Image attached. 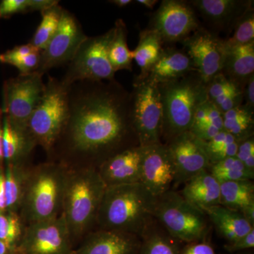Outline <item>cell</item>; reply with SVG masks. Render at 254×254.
<instances>
[{
	"instance_id": "obj_22",
	"label": "cell",
	"mask_w": 254,
	"mask_h": 254,
	"mask_svg": "<svg viewBox=\"0 0 254 254\" xmlns=\"http://www.w3.org/2000/svg\"><path fill=\"white\" fill-rule=\"evenodd\" d=\"M222 73L241 88L254 75V42L249 44L225 47Z\"/></svg>"
},
{
	"instance_id": "obj_20",
	"label": "cell",
	"mask_w": 254,
	"mask_h": 254,
	"mask_svg": "<svg viewBox=\"0 0 254 254\" xmlns=\"http://www.w3.org/2000/svg\"><path fill=\"white\" fill-rule=\"evenodd\" d=\"M195 71L186 52L174 48H163L148 76L158 84L175 81Z\"/></svg>"
},
{
	"instance_id": "obj_43",
	"label": "cell",
	"mask_w": 254,
	"mask_h": 254,
	"mask_svg": "<svg viewBox=\"0 0 254 254\" xmlns=\"http://www.w3.org/2000/svg\"><path fill=\"white\" fill-rule=\"evenodd\" d=\"M254 247V229L245 236L240 237L235 242L229 243L225 246V249L228 252H235L238 251L248 250Z\"/></svg>"
},
{
	"instance_id": "obj_38",
	"label": "cell",
	"mask_w": 254,
	"mask_h": 254,
	"mask_svg": "<svg viewBox=\"0 0 254 254\" xmlns=\"http://www.w3.org/2000/svg\"><path fill=\"white\" fill-rule=\"evenodd\" d=\"M244 90L230 92L212 102L222 114L242 105Z\"/></svg>"
},
{
	"instance_id": "obj_24",
	"label": "cell",
	"mask_w": 254,
	"mask_h": 254,
	"mask_svg": "<svg viewBox=\"0 0 254 254\" xmlns=\"http://www.w3.org/2000/svg\"><path fill=\"white\" fill-rule=\"evenodd\" d=\"M220 205L240 211L254 225V185L252 180L220 183Z\"/></svg>"
},
{
	"instance_id": "obj_42",
	"label": "cell",
	"mask_w": 254,
	"mask_h": 254,
	"mask_svg": "<svg viewBox=\"0 0 254 254\" xmlns=\"http://www.w3.org/2000/svg\"><path fill=\"white\" fill-rule=\"evenodd\" d=\"M221 131L222 130L220 128L207 124L193 125L190 130L192 134L194 135L200 141L204 142L210 141Z\"/></svg>"
},
{
	"instance_id": "obj_15",
	"label": "cell",
	"mask_w": 254,
	"mask_h": 254,
	"mask_svg": "<svg viewBox=\"0 0 254 254\" xmlns=\"http://www.w3.org/2000/svg\"><path fill=\"white\" fill-rule=\"evenodd\" d=\"M176 178V168L166 144L145 147L140 180L145 188L158 198L170 190Z\"/></svg>"
},
{
	"instance_id": "obj_39",
	"label": "cell",
	"mask_w": 254,
	"mask_h": 254,
	"mask_svg": "<svg viewBox=\"0 0 254 254\" xmlns=\"http://www.w3.org/2000/svg\"><path fill=\"white\" fill-rule=\"evenodd\" d=\"M36 51L40 50L36 49L29 43L28 44L16 46L12 49L8 50L6 53L0 54V63L13 66L18 60Z\"/></svg>"
},
{
	"instance_id": "obj_19",
	"label": "cell",
	"mask_w": 254,
	"mask_h": 254,
	"mask_svg": "<svg viewBox=\"0 0 254 254\" xmlns=\"http://www.w3.org/2000/svg\"><path fill=\"white\" fill-rule=\"evenodd\" d=\"M188 2L210 26L227 33H232L241 16L254 6L251 0H192Z\"/></svg>"
},
{
	"instance_id": "obj_1",
	"label": "cell",
	"mask_w": 254,
	"mask_h": 254,
	"mask_svg": "<svg viewBox=\"0 0 254 254\" xmlns=\"http://www.w3.org/2000/svg\"><path fill=\"white\" fill-rule=\"evenodd\" d=\"M139 145L131 93L116 80L68 86L66 123L50 156L68 168H98L107 159Z\"/></svg>"
},
{
	"instance_id": "obj_46",
	"label": "cell",
	"mask_w": 254,
	"mask_h": 254,
	"mask_svg": "<svg viewBox=\"0 0 254 254\" xmlns=\"http://www.w3.org/2000/svg\"><path fill=\"white\" fill-rule=\"evenodd\" d=\"M57 4H59V1L56 0H29V12L34 11L42 12Z\"/></svg>"
},
{
	"instance_id": "obj_37",
	"label": "cell",
	"mask_w": 254,
	"mask_h": 254,
	"mask_svg": "<svg viewBox=\"0 0 254 254\" xmlns=\"http://www.w3.org/2000/svg\"><path fill=\"white\" fill-rule=\"evenodd\" d=\"M235 157L240 160L247 170L254 173V138L250 137L239 142Z\"/></svg>"
},
{
	"instance_id": "obj_25",
	"label": "cell",
	"mask_w": 254,
	"mask_h": 254,
	"mask_svg": "<svg viewBox=\"0 0 254 254\" xmlns=\"http://www.w3.org/2000/svg\"><path fill=\"white\" fill-rule=\"evenodd\" d=\"M36 147L27 132L14 128L9 120L4 116L3 152L5 165L28 163V158Z\"/></svg>"
},
{
	"instance_id": "obj_31",
	"label": "cell",
	"mask_w": 254,
	"mask_h": 254,
	"mask_svg": "<svg viewBox=\"0 0 254 254\" xmlns=\"http://www.w3.org/2000/svg\"><path fill=\"white\" fill-rule=\"evenodd\" d=\"M209 173L219 182L253 180L254 173L245 168L236 157L225 159L210 165Z\"/></svg>"
},
{
	"instance_id": "obj_48",
	"label": "cell",
	"mask_w": 254,
	"mask_h": 254,
	"mask_svg": "<svg viewBox=\"0 0 254 254\" xmlns=\"http://www.w3.org/2000/svg\"><path fill=\"white\" fill-rule=\"evenodd\" d=\"M3 115L2 109L0 108V169L5 168L4 152H3Z\"/></svg>"
},
{
	"instance_id": "obj_5",
	"label": "cell",
	"mask_w": 254,
	"mask_h": 254,
	"mask_svg": "<svg viewBox=\"0 0 254 254\" xmlns=\"http://www.w3.org/2000/svg\"><path fill=\"white\" fill-rule=\"evenodd\" d=\"M158 86L163 113L161 138L168 143L190 131L197 108L208 99L206 86L193 71Z\"/></svg>"
},
{
	"instance_id": "obj_28",
	"label": "cell",
	"mask_w": 254,
	"mask_h": 254,
	"mask_svg": "<svg viewBox=\"0 0 254 254\" xmlns=\"http://www.w3.org/2000/svg\"><path fill=\"white\" fill-rule=\"evenodd\" d=\"M114 34L110 41L108 57L115 72L120 70H132L133 52L127 45V29L123 19H118L114 26Z\"/></svg>"
},
{
	"instance_id": "obj_27",
	"label": "cell",
	"mask_w": 254,
	"mask_h": 254,
	"mask_svg": "<svg viewBox=\"0 0 254 254\" xmlns=\"http://www.w3.org/2000/svg\"><path fill=\"white\" fill-rule=\"evenodd\" d=\"M30 168L28 163L5 165L6 211L19 213Z\"/></svg>"
},
{
	"instance_id": "obj_40",
	"label": "cell",
	"mask_w": 254,
	"mask_h": 254,
	"mask_svg": "<svg viewBox=\"0 0 254 254\" xmlns=\"http://www.w3.org/2000/svg\"><path fill=\"white\" fill-rule=\"evenodd\" d=\"M29 12V0H3L0 2V18Z\"/></svg>"
},
{
	"instance_id": "obj_49",
	"label": "cell",
	"mask_w": 254,
	"mask_h": 254,
	"mask_svg": "<svg viewBox=\"0 0 254 254\" xmlns=\"http://www.w3.org/2000/svg\"><path fill=\"white\" fill-rule=\"evenodd\" d=\"M136 1L138 4L150 9H153L155 5L158 2V0H137Z\"/></svg>"
},
{
	"instance_id": "obj_2",
	"label": "cell",
	"mask_w": 254,
	"mask_h": 254,
	"mask_svg": "<svg viewBox=\"0 0 254 254\" xmlns=\"http://www.w3.org/2000/svg\"><path fill=\"white\" fill-rule=\"evenodd\" d=\"M156 201L141 182L107 187L96 225L142 239L153 224Z\"/></svg>"
},
{
	"instance_id": "obj_47",
	"label": "cell",
	"mask_w": 254,
	"mask_h": 254,
	"mask_svg": "<svg viewBox=\"0 0 254 254\" xmlns=\"http://www.w3.org/2000/svg\"><path fill=\"white\" fill-rule=\"evenodd\" d=\"M6 210V183L5 168L0 169V212Z\"/></svg>"
},
{
	"instance_id": "obj_14",
	"label": "cell",
	"mask_w": 254,
	"mask_h": 254,
	"mask_svg": "<svg viewBox=\"0 0 254 254\" xmlns=\"http://www.w3.org/2000/svg\"><path fill=\"white\" fill-rule=\"evenodd\" d=\"M200 27L188 1L163 0L150 21L149 29L158 33L163 43L183 41Z\"/></svg>"
},
{
	"instance_id": "obj_51",
	"label": "cell",
	"mask_w": 254,
	"mask_h": 254,
	"mask_svg": "<svg viewBox=\"0 0 254 254\" xmlns=\"http://www.w3.org/2000/svg\"><path fill=\"white\" fill-rule=\"evenodd\" d=\"M0 254H19L18 252L10 250L7 246L0 241Z\"/></svg>"
},
{
	"instance_id": "obj_17",
	"label": "cell",
	"mask_w": 254,
	"mask_h": 254,
	"mask_svg": "<svg viewBox=\"0 0 254 254\" xmlns=\"http://www.w3.org/2000/svg\"><path fill=\"white\" fill-rule=\"evenodd\" d=\"M145 147H131L107 159L98 167L106 187L140 182Z\"/></svg>"
},
{
	"instance_id": "obj_45",
	"label": "cell",
	"mask_w": 254,
	"mask_h": 254,
	"mask_svg": "<svg viewBox=\"0 0 254 254\" xmlns=\"http://www.w3.org/2000/svg\"><path fill=\"white\" fill-rule=\"evenodd\" d=\"M244 100L245 105L254 110V75L248 80L244 88Z\"/></svg>"
},
{
	"instance_id": "obj_3",
	"label": "cell",
	"mask_w": 254,
	"mask_h": 254,
	"mask_svg": "<svg viewBox=\"0 0 254 254\" xmlns=\"http://www.w3.org/2000/svg\"><path fill=\"white\" fill-rule=\"evenodd\" d=\"M107 187L95 168H70L61 215L73 245L92 231Z\"/></svg>"
},
{
	"instance_id": "obj_9",
	"label": "cell",
	"mask_w": 254,
	"mask_h": 254,
	"mask_svg": "<svg viewBox=\"0 0 254 254\" xmlns=\"http://www.w3.org/2000/svg\"><path fill=\"white\" fill-rule=\"evenodd\" d=\"M114 28L104 34L87 37L71 61L61 81L66 86L81 81H113L115 72L108 57Z\"/></svg>"
},
{
	"instance_id": "obj_4",
	"label": "cell",
	"mask_w": 254,
	"mask_h": 254,
	"mask_svg": "<svg viewBox=\"0 0 254 254\" xmlns=\"http://www.w3.org/2000/svg\"><path fill=\"white\" fill-rule=\"evenodd\" d=\"M69 170L55 160L31 166L18 213L25 225L61 215Z\"/></svg>"
},
{
	"instance_id": "obj_33",
	"label": "cell",
	"mask_w": 254,
	"mask_h": 254,
	"mask_svg": "<svg viewBox=\"0 0 254 254\" xmlns=\"http://www.w3.org/2000/svg\"><path fill=\"white\" fill-rule=\"evenodd\" d=\"M25 227L26 225L19 213L0 212V241L10 250L18 252V246L23 236Z\"/></svg>"
},
{
	"instance_id": "obj_18",
	"label": "cell",
	"mask_w": 254,
	"mask_h": 254,
	"mask_svg": "<svg viewBox=\"0 0 254 254\" xmlns=\"http://www.w3.org/2000/svg\"><path fill=\"white\" fill-rule=\"evenodd\" d=\"M141 239L136 235L115 230L90 232L73 254H138Z\"/></svg>"
},
{
	"instance_id": "obj_8",
	"label": "cell",
	"mask_w": 254,
	"mask_h": 254,
	"mask_svg": "<svg viewBox=\"0 0 254 254\" xmlns=\"http://www.w3.org/2000/svg\"><path fill=\"white\" fill-rule=\"evenodd\" d=\"M131 97L132 122L139 145L160 144L163 113L158 83L148 76H137Z\"/></svg>"
},
{
	"instance_id": "obj_32",
	"label": "cell",
	"mask_w": 254,
	"mask_h": 254,
	"mask_svg": "<svg viewBox=\"0 0 254 254\" xmlns=\"http://www.w3.org/2000/svg\"><path fill=\"white\" fill-rule=\"evenodd\" d=\"M203 143L211 165L225 159L235 157L239 142L230 133L222 130L211 140L203 141Z\"/></svg>"
},
{
	"instance_id": "obj_35",
	"label": "cell",
	"mask_w": 254,
	"mask_h": 254,
	"mask_svg": "<svg viewBox=\"0 0 254 254\" xmlns=\"http://www.w3.org/2000/svg\"><path fill=\"white\" fill-rule=\"evenodd\" d=\"M138 254H180L173 241L160 232L152 230L142 237L141 245Z\"/></svg>"
},
{
	"instance_id": "obj_10",
	"label": "cell",
	"mask_w": 254,
	"mask_h": 254,
	"mask_svg": "<svg viewBox=\"0 0 254 254\" xmlns=\"http://www.w3.org/2000/svg\"><path fill=\"white\" fill-rule=\"evenodd\" d=\"M43 76L35 71L19 74L4 82L3 115L19 131H26L28 120L44 94L46 83Z\"/></svg>"
},
{
	"instance_id": "obj_29",
	"label": "cell",
	"mask_w": 254,
	"mask_h": 254,
	"mask_svg": "<svg viewBox=\"0 0 254 254\" xmlns=\"http://www.w3.org/2000/svg\"><path fill=\"white\" fill-rule=\"evenodd\" d=\"M223 115V130L240 142L254 136V110L245 105L229 110Z\"/></svg>"
},
{
	"instance_id": "obj_44",
	"label": "cell",
	"mask_w": 254,
	"mask_h": 254,
	"mask_svg": "<svg viewBox=\"0 0 254 254\" xmlns=\"http://www.w3.org/2000/svg\"><path fill=\"white\" fill-rule=\"evenodd\" d=\"M180 254H215L213 247L205 242H192Z\"/></svg>"
},
{
	"instance_id": "obj_23",
	"label": "cell",
	"mask_w": 254,
	"mask_h": 254,
	"mask_svg": "<svg viewBox=\"0 0 254 254\" xmlns=\"http://www.w3.org/2000/svg\"><path fill=\"white\" fill-rule=\"evenodd\" d=\"M203 212L219 234L228 241L229 243L245 236L254 229V225L243 214L223 205L210 207L205 209Z\"/></svg>"
},
{
	"instance_id": "obj_34",
	"label": "cell",
	"mask_w": 254,
	"mask_h": 254,
	"mask_svg": "<svg viewBox=\"0 0 254 254\" xmlns=\"http://www.w3.org/2000/svg\"><path fill=\"white\" fill-rule=\"evenodd\" d=\"M232 31V36L224 39L225 47L243 46L254 42V6L241 16Z\"/></svg>"
},
{
	"instance_id": "obj_36",
	"label": "cell",
	"mask_w": 254,
	"mask_h": 254,
	"mask_svg": "<svg viewBox=\"0 0 254 254\" xmlns=\"http://www.w3.org/2000/svg\"><path fill=\"white\" fill-rule=\"evenodd\" d=\"M243 88L230 81L222 73L215 76L206 84V92L208 100L213 102L227 93Z\"/></svg>"
},
{
	"instance_id": "obj_11",
	"label": "cell",
	"mask_w": 254,
	"mask_h": 254,
	"mask_svg": "<svg viewBox=\"0 0 254 254\" xmlns=\"http://www.w3.org/2000/svg\"><path fill=\"white\" fill-rule=\"evenodd\" d=\"M73 244L63 215L26 225L19 254H73Z\"/></svg>"
},
{
	"instance_id": "obj_7",
	"label": "cell",
	"mask_w": 254,
	"mask_h": 254,
	"mask_svg": "<svg viewBox=\"0 0 254 254\" xmlns=\"http://www.w3.org/2000/svg\"><path fill=\"white\" fill-rule=\"evenodd\" d=\"M154 218L170 236L182 242H197L208 234L206 214L172 190L157 198Z\"/></svg>"
},
{
	"instance_id": "obj_6",
	"label": "cell",
	"mask_w": 254,
	"mask_h": 254,
	"mask_svg": "<svg viewBox=\"0 0 254 254\" xmlns=\"http://www.w3.org/2000/svg\"><path fill=\"white\" fill-rule=\"evenodd\" d=\"M68 91V87L61 80L50 76L44 94L27 123L28 136L36 146H41L48 155L66 123Z\"/></svg>"
},
{
	"instance_id": "obj_30",
	"label": "cell",
	"mask_w": 254,
	"mask_h": 254,
	"mask_svg": "<svg viewBox=\"0 0 254 254\" xmlns=\"http://www.w3.org/2000/svg\"><path fill=\"white\" fill-rule=\"evenodd\" d=\"M63 9L61 6L57 4L42 11L41 22L30 41V44L40 51L46 48L59 27Z\"/></svg>"
},
{
	"instance_id": "obj_26",
	"label": "cell",
	"mask_w": 254,
	"mask_h": 254,
	"mask_svg": "<svg viewBox=\"0 0 254 254\" xmlns=\"http://www.w3.org/2000/svg\"><path fill=\"white\" fill-rule=\"evenodd\" d=\"M163 44L161 37L153 30L147 28L140 33L138 46L132 51L133 60L141 68L138 77L148 76L150 68L156 63L163 51Z\"/></svg>"
},
{
	"instance_id": "obj_41",
	"label": "cell",
	"mask_w": 254,
	"mask_h": 254,
	"mask_svg": "<svg viewBox=\"0 0 254 254\" xmlns=\"http://www.w3.org/2000/svg\"><path fill=\"white\" fill-rule=\"evenodd\" d=\"M40 62L41 51H36L18 60L13 66L20 71V74H28L38 70Z\"/></svg>"
},
{
	"instance_id": "obj_16",
	"label": "cell",
	"mask_w": 254,
	"mask_h": 254,
	"mask_svg": "<svg viewBox=\"0 0 254 254\" xmlns=\"http://www.w3.org/2000/svg\"><path fill=\"white\" fill-rule=\"evenodd\" d=\"M177 171V181L186 182L210 167L204 143L190 131L166 143Z\"/></svg>"
},
{
	"instance_id": "obj_12",
	"label": "cell",
	"mask_w": 254,
	"mask_h": 254,
	"mask_svg": "<svg viewBox=\"0 0 254 254\" xmlns=\"http://www.w3.org/2000/svg\"><path fill=\"white\" fill-rule=\"evenodd\" d=\"M87 37L74 15L64 9L59 27L46 48L41 51L37 72L43 75L51 68L68 64Z\"/></svg>"
},
{
	"instance_id": "obj_50",
	"label": "cell",
	"mask_w": 254,
	"mask_h": 254,
	"mask_svg": "<svg viewBox=\"0 0 254 254\" xmlns=\"http://www.w3.org/2000/svg\"><path fill=\"white\" fill-rule=\"evenodd\" d=\"M110 2L111 4L116 5L118 7L123 8L131 4L133 1H132V0H111Z\"/></svg>"
},
{
	"instance_id": "obj_13",
	"label": "cell",
	"mask_w": 254,
	"mask_h": 254,
	"mask_svg": "<svg viewBox=\"0 0 254 254\" xmlns=\"http://www.w3.org/2000/svg\"><path fill=\"white\" fill-rule=\"evenodd\" d=\"M182 43L191 60L195 72L205 86L215 76L222 73L225 44L224 39L216 33L200 26Z\"/></svg>"
},
{
	"instance_id": "obj_21",
	"label": "cell",
	"mask_w": 254,
	"mask_h": 254,
	"mask_svg": "<svg viewBox=\"0 0 254 254\" xmlns=\"http://www.w3.org/2000/svg\"><path fill=\"white\" fill-rule=\"evenodd\" d=\"M180 195L200 210L220 205V183L204 170L185 182Z\"/></svg>"
}]
</instances>
